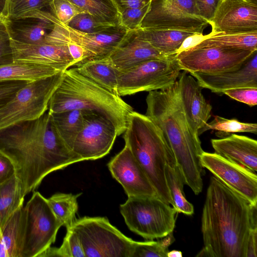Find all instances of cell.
Listing matches in <instances>:
<instances>
[{"instance_id": "1", "label": "cell", "mask_w": 257, "mask_h": 257, "mask_svg": "<svg viewBox=\"0 0 257 257\" xmlns=\"http://www.w3.org/2000/svg\"><path fill=\"white\" fill-rule=\"evenodd\" d=\"M0 153L13 163L25 196L50 173L83 161L66 146L48 110L37 119L0 130Z\"/></svg>"}, {"instance_id": "2", "label": "cell", "mask_w": 257, "mask_h": 257, "mask_svg": "<svg viewBox=\"0 0 257 257\" xmlns=\"http://www.w3.org/2000/svg\"><path fill=\"white\" fill-rule=\"evenodd\" d=\"M256 227V205L211 176L201 217L204 247L196 256L245 257L249 233Z\"/></svg>"}, {"instance_id": "3", "label": "cell", "mask_w": 257, "mask_h": 257, "mask_svg": "<svg viewBox=\"0 0 257 257\" xmlns=\"http://www.w3.org/2000/svg\"><path fill=\"white\" fill-rule=\"evenodd\" d=\"M147 115L161 130L171 147L185 183L195 195L203 189V153L199 136L191 127L181 100L178 80L170 86L149 92Z\"/></svg>"}, {"instance_id": "4", "label": "cell", "mask_w": 257, "mask_h": 257, "mask_svg": "<svg viewBox=\"0 0 257 257\" xmlns=\"http://www.w3.org/2000/svg\"><path fill=\"white\" fill-rule=\"evenodd\" d=\"M79 109L97 112L114 125L117 136L126 127L132 107L113 94L79 73L75 68L64 71L62 81L49 103L50 112Z\"/></svg>"}, {"instance_id": "5", "label": "cell", "mask_w": 257, "mask_h": 257, "mask_svg": "<svg viewBox=\"0 0 257 257\" xmlns=\"http://www.w3.org/2000/svg\"><path fill=\"white\" fill-rule=\"evenodd\" d=\"M127 147L141 166L157 196L173 205L165 175V166L176 164L174 153L160 128L146 115L133 111L123 133Z\"/></svg>"}, {"instance_id": "6", "label": "cell", "mask_w": 257, "mask_h": 257, "mask_svg": "<svg viewBox=\"0 0 257 257\" xmlns=\"http://www.w3.org/2000/svg\"><path fill=\"white\" fill-rule=\"evenodd\" d=\"M119 209L128 228L149 240L173 232L178 213L157 196L128 197Z\"/></svg>"}, {"instance_id": "7", "label": "cell", "mask_w": 257, "mask_h": 257, "mask_svg": "<svg viewBox=\"0 0 257 257\" xmlns=\"http://www.w3.org/2000/svg\"><path fill=\"white\" fill-rule=\"evenodd\" d=\"M64 71L28 82L0 107V130L18 123L37 119L47 110L49 101L61 83Z\"/></svg>"}, {"instance_id": "8", "label": "cell", "mask_w": 257, "mask_h": 257, "mask_svg": "<svg viewBox=\"0 0 257 257\" xmlns=\"http://www.w3.org/2000/svg\"><path fill=\"white\" fill-rule=\"evenodd\" d=\"M70 228L79 239L85 257H131L135 241L124 235L105 217L76 219Z\"/></svg>"}, {"instance_id": "9", "label": "cell", "mask_w": 257, "mask_h": 257, "mask_svg": "<svg viewBox=\"0 0 257 257\" xmlns=\"http://www.w3.org/2000/svg\"><path fill=\"white\" fill-rule=\"evenodd\" d=\"M36 18L48 19L54 24L45 38V42L60 45L71 43L83 49L84 59L82 64L108 56L119 45L128 31L120 25L103 32L89 34L61 23L49 12L40 11Z\"/></svg>"}, {"instance_id": "10", "label": "cell", "mask_w": 257, "mask_h": 257, "mask_svg": "<svg viewBox=\"0 0 257 257\" xmlns=\"http://www.w3.org/2000/svg\"><path fill=\"white\" fill-rule=\"evenodd\" d=\"M176 55L151 59L118 71V95L126 96L167 88L174 84L180 71Z\"/></svg>"}, {"instance_id": "11", "label": "cell", "mask_w": 257, "mask_h": 257, "mask_svg": "<svg viewBox=\"0 0 257 257\" xmlns=\"http://www.w3.org/2000/svg\"><path fill=\"white\" fill-rule=\"evenodd\" d=\"M208 25L199 15L194 0H151L140 28L175 30L203 35Z\"/></svg>"}, {"instance_id": "12", "label": "cell", "mask_w": 257, "mask_h": 257, "mask_svg": "<svg viewBox=\"0 0 257 257\" xmlns=\"http://www.w3.org/2000/svg\"><path fill=\"white\" fill-rule=\"evenodd\" d=\"M26 226L22 257H39L56 239L62 224L47 201L39 192H34L24 207Z\"/></svg>"}, {"instance_id": "13", "label": "cell", "mask_w": 257, "mask_h": 257, "mask_svg": "<svg viewBox=\"0 0 257 257\" xmlns=\"http://www.w3.org/2000/svg\"><path fill=\"white\" fill-rule=\"evenodd\" d=\"M255 51L221 47L187 48L179 52L176 58L181 70L188 73H215L239 67Z\"/></svg>"}, {"instance_id": "14", "label": "cell", "mask_w": 257, "mask_h": 257, "mask_svg": "<svg viewBox=\"0 0 257 257\" xmlns=\"http://www.w3.org/2000/svg\"><path fill=\"white\" fill-rule=\"evenodd\" d=\"M117 136L108 119L97 112L85 110L83 126L70 150L83 161L96 160L109 153Z\"/></svg>"}, {"instance_id": "15", "label": "cell", "mask_w": 257, "mask_h": 257, "mask_svg": "<svg viewBox=\"0 0 257 257\" xmlns=\"http://www.w3.org/2000/svg\"><path fill=\"white\" fill-rule=\"evenodd\" d=\"M203 168L229 188L257 205V176L256 173L223 157L216 153L203 152L200 157Z\"/></svg>"}, {"instance_id": "16", "label": "cell", "mask_w": 257, "mask_h": 257, "mask_svg": "<svg viewBox=\"0 0 257 257\" xmlns=\"http://www.w3.org/2000/svg\"><path fill=\"white\" fill-rule=\"evenodd\" d=\"M209 24L211 34L257 32V4L244 0H220Z\"/></svg>"}, {"instance_id": "17", "label": "cell", "mask_w": 257, "mask_h": 257, "mask_svg": "<svg viewBox=\"0 0 257 257\" xmlns=\"http://www.w3.org/2000/svg\"><path fill=\"white\" fill-rule=\"evenodd\" d=\"M108 167L128 197L157 196L144 171L127 147L109 161Z\"/></svg>"}, {"instance_id": "18", "label": "cell", "mask_w": 257, "mask_h": 257, "mask_svg": "<svg viewBox=\"0 0 257 257\" xmlns=\"http://www.w3.org/2000/svg\"><path fill=\"white\" fill-rule=\"evenodd\" d=\"M256 52L237 68L215 73L192 72L190 74L202 88L217 94L237 88H257Z\"/></svg>"}, {"instance_id": "19", "label": "cell", "mask_w": 257, "mask_h": 257, "mask_svg": "<svg viewBox=\"0 0 257 257\" xmlns=\"http://www.w3.org/2000/svg\"><path fill=\"white\" fill-rule=\"evenodd\" d=\"M11 44L14 61L45 65L60 71H65L75 65L67 45L47 42L40 44H28L11 38Z\"/></svg>"}, {"instance_id": "20", "label": "cell", "mask_w": 257, "mask_h": 257, "mask_svg": "<svg viewBox=\"0 0 257 257\" xmlns=\"http://www.w3.org/2000/svg\"><path fill=\"white\" fill-rule=\"evenodd\" d=\"M187 73L184 71L178 77L179 93L189 122L199 136L211 117L212 107L205 99L197 80Z\"/></svg>"}, {"instance_id": "21", "label": "cell", "mask_w": 257, "mask_h": 257, "mask_svg": "<svg viewBox=\"0 0 257 257\" xmlns=\"http://www.w3.org/2000/svg\"><path fill=\"white\" fill-rule=\"evenodd\" d=\"M109 57L115 68L121 71L148 60L169 56L163 55L152 46L138 29L128 30Z\"/></svg>"}, {"instance_id": "22", "label": "cell", "mask_w": 257, "mask_h": 257, "mask_svg": "<svg viewBox=\"0 0 257 257\" xmlns=\"http://www.w3.org/2000/svg\"><path fill=\"white\" fill-rule=\"evenodd\" d=\"M211 143L215 153L256 172L255 140L233 134L221 139H211Z\"/></svg>"}, {"instance_id": "23", "label": "cell", "mask_w": 257, "mask_h": 257, "mask_svg": "<svg viewBox=\"0 0 257 257\" xmlns=\"http://www.w3.org/2000/svg\"><path fill=\"white\" fill-rule=\"evenodd\" d=\"M75 68L81 74L94 81L110 92L118 95V70L112 64L109 56L84 62Z\"/></svg>"}, {"instance_id": "24", "label": "cell", "mask_w": 257, "mask_h": 257, "mask_svg": "<svg viewBox=\"0 0 257 257\" xmlns=\"http://www.w3.org/2000/svg\"><path fill=\"white\" fill-rule=\"evenodd\" d=\"M32 21L24 20L10 21L6 19L10 37L18 42L28 44L45 43V38L52 29L54 24L46 19H32Z\"/></svg>"}, {"instance_id": "25", "label": "cell", "mask_w": 257, "mask_h": 257, "mask_svg": "<svg viewBox=\"0 0 257 257\" xmlns=\"http://www.w3.org/2000/svg\"><path fill=\"white\" fill-rule=\"evenodd\" d=\"M140 31L145 40L167 56L176 55L188 38L198 35L191 32L170 29L140 28Z\"/></svg>"}, {"instance_id": "26", "label": "cell", "mask_w": 257, "mask_h": 257, "mask_svg": "<svg viewBox=\"0 0 257 257\" xmlns=\"http://www.w3.org/2000/svg\"><path fill=\"white\" fill-rule=\"evenodd\" d=\"M58 70L43 64L14 61L0 65V82L10 81H33L53 75Z\"/></svg>"}, {"instance_id": "27", "label": "cell", "mask_w": 257, "mask_h": 257, "mask_svg": "<svg viewBox=\"0 0 257 257\" xmlns=\"http://www.w3.org/2000/svg\"><path fill=\"white\" fill-rule=\"evenodd\" d=\"M202 38L187 48L221 47L257 51V32L241 34H210Z\"/></svg>"}, {"instance_id": "28", "label": "cell", "mask_w": 257, "mask_h": 257, "mask_svg": "<svg viewBox=\"0 0 257 257\" xmlns=\"http://www.w3.org/2000/svg\"><path fill=\"white\" fill-rule=\"evenodd\" d=\"M26 217L23 206L10 216L1 229L8 257H22Z\"/></svg>"}, {"instance_id": "29", "label": "cell", "mask_w": 257, "mask_h": 257, "mask_svg": "<svg viewBox=\"0 0 257 257\" xmlns=\"http://www.w3.org/2000/svg\"><path fill=\"white\" fill-rule=\"evenodd\" d=\"M85 111L73 109L58 112H49L57 132L70 150L83 126Z\"/></svg>"}, {"instance_id": "30", "label": "cell", "mask_w": 257, "mask_h": 257, "mask_svg": "<svg viewBox=\"0 0 257 257\" xmlns=\"http://www.w3.org/2000/svg\"><path fill=\"white\" fill-rule=\"evenodd\" d=\"M24 197L21 184L15 174L0 184V229L10 216L23 206Z\"/></svg>"}, {"instance_id": "31", "label": "cell", "mask_w": 257, "mask_h": 257, "mask_svg": "<svg viewBox=\"0 0 257 257\" xmlns=\"http://www.w3.org/2000/svg\"><path fill=\"white\" fill-rule=\"evenodd\" d=\"M165 175L167 185L173 202V207L178 213L187 215L194 213L193 205L186 199L183 191L185 181L181 172L177 166L167 164Z\"/></svg>"}, {"instance_id": "32", "label": "cell", "mask_w": 257, "mask_h": 257, "mask_svg": "<svg viewBox=\"0 0 257 257\" xmlns=\"http://www.w3.org/2000/svg\"><path fill=\"white\" fill-rule=\"evenodd\" d=\"M67 1L77 6L100 22L115 26L121 25L120 14L111 0Z\"/></svg>"}, {"instance_id": "33", "label": "cell", "mask_w": 257, "mask_h": 257, "mask_svg": "<svg viewBox=\"0 0 257 257\" xmlns=\"http://www.w3.org/2000/svg\"><path fill=\"white\" fill-rule=\"evenodd\" d=\"M81 194L57 193L47 199L57 219L66 229L71 227L76 219L75 215L78 210L77 199Z\"/></svg>"}, {"instance_id": "34", "label": "cell", "mask_w": 257, "mask_h": 257, "mask_svg": "<svg viewBox=\"0 0 257 257\" xmlns=\"http://www.w3.org/2000/svg\"><path fill=\"white\" fill-rule=\"evenodd\" d=\"M53 0H6L3 13L10 21L33 19L38 11L49 7Z\"/></svg>"}, {"instance_id": "35", "label": "cell", "mask_w": 257, "mask_h": 257, "mask_svg": "<svg viewBox=\"0 0 257 257\" xmlns=\"http://www.w3.org/2000/svg\"><path fill=\"white\" fill-rule=\"evenodd\" d=\"M209 130L217 131L215 133L216 136L221 138L233 133H250L256 135L257 124L243 122L236 119H227L216 115L212 121L206 123L202 131V134Z\"/></svg>"}, {"instance_id": "36", "label": "cell", "mask_w": 257, "mask_h": 257, "mask_svg": "<svg viewBox=\"0 0 257 257\" xmlns=\"http://www.w3.org/2000/svg\"><path fill=\"white\" fill-rule=\"evenodd\" d=\"M174 240L172 232L157 241L153 240L144 242L135 241L131 257H167L168 247Z\"/></svg>"}, {"instance_id": "37", "label": "cell", "mask_w": 257, "mask_h": 257, "mask_svg": "<svg viewBox=\"0 0 257 257\" xmlns=\"http://www.w3.org/2000/svg\"><path fill=\"white\" fill-rule=\"evenodd\" d=\"M45 256L85 257V255L77 234L69 228L67 229L62 244L59 247L50 246L39 256Z\"/></svg>"}, {"instance_id": "38", "label": "cell", "mask_w": 257, "mask_h": 257, "mask_svg": "<svg viewBox=\"0 0 257 257\" xmlns=\"http://www.w3.org/2000/svg\"><path fill=\"white\" fill-rule=\"evenodd\" d=\"M68 26L76 30L89 34L103 32L118 26L100 22L87 13H80L75 16Z\"/></svg>"}, {"instance_id": "39", "label": "cell", "mask_w": 257, "mask_h": 257, "mask_svg": "<svg viewBox=\"0 0 257 257\" xmlns=\"http://www.w3.org/2000/svg\"><path fill=\"white\" fill-rule=\"evenodd\" d=\"M51 13L61 23L68 25L77 15L86 13L67 0H53L49 6Z\"/></svg>"}, {"instance_id": "40", "label": "cell", "mask_w": 257, "mask_h": 257, "mask_svg": "<svg viewBox=\"0 0 257 257\" xmlns=\"http://www.w3.org/2000/svg\"><path fill=\"white\" fill-rule=\"evenodd\" d=\"M149 5L142 8L127 9L123 11L120 14L121 25L129 31L140 29Z\"/></svg>"}, {"instance_id": "41", "label": "cell", "mask_w": 257, "mask_h": 257, "mask_svg": "<svg viewBox=\"0 0 257 257\" xmlns=\"http://www.w3.org/2000/svg\"><path fill=\"white\" fill-rule=\"evenodd\" d=\"M11 37L6 19L0 20V65L13 62Z\"/></svg>"}, {"instance_id": "42", "label": "cell", "mask_w": 257, "mask_h": 257, "mask_svg": "<svg viewBox=\"0 0 257 257\" xmlns=\"http://www.w3.org/2000/svg\"><path fill=\"white\" fill-rule=\"evenodd\" d=\"M230 98L250 106L257 104V88L241 87L226 90L223 92Z\"/></svg>"}, {"instance_id": "43", "label": "cell", "mask_w": 257, "mask_h": 257, "mask_svg": "<svg viewBox=\"0 0 257 257\" xmlns=\"http://www.w3.org/2000/svg\"><path fill=\"white\" fill-rule=\"evenodd\" d=\"M25 81H10L0 82V107L9 101L22 87Z\"/></svg>"}, {"instance_id": "44", "label": "cell", "mask_w": 257, "mask_h": 257, "mask_svg": "<svg viewBox=\"0 0 257 257\" xmlns=\"http://www.w3.org/2000/svg\"><path fill=\"white\" fill-rule=\"evenodd\" d=\"M220 0H194L199 15L209 23L214 16Z\"/></svg>"}, {"instance_id": "45", "label": "cell", "mask_w": 257, "mask_h": 257, "mask_svg": "<svg viewBox=\"0 0 257 257\" xmlns=\"http://www.w3.org/2000/svg\"><path fill=\"white\" fill-rule=\"evenodd\" d=\"M15 174L13 163L0 153V184L11 178Z\"/></svg>"}, {"instance_id": "46", "label": "cell", "mask_w": 257, "mask_h": 257, "mask_svg": "<svg viewBox=\"0 0 257 257\" xmlns=\"http://www.w3.org/2000/svg\"><path fill=\"white\" fill-rule=\"evenodd\" d=\"M119 14L127 9L138 8L149 5L151 0H111Z\"/></svg>"}, {"instance_id": "47", "label": "cell", "mask_w": 257, "mask_h": 257, "mask_svg": "<svg viewBox=\"0 0 257 257\" xmlns=\"http://www.w3.org/2000/svg\"><path fill=\"white\" fill-rule=\"evenodd\" d=\"M245 257H257V227L252 229L249 233Z\"/></svg>"}, {"instance_id": "48", "label": "cell", "mask_w": 257, "mask_h": 257, "mask_svg": "<svg viewBox=\"0 0 257 257\" xmlns=\"http://www.w3.org/2000/svg\"><path fill=\"white\" fill-rule=\"evenodd\" d=\"M0 257H8V254L0 229Z\"/></svg>"}, {"instance_id": "49", "label": "cell", "mask_w": 257, "mask_h": 257, "mask_svg": "<svg viewBox=\"0 0 257 257\" xmlns=\"http://www.w3.org/2000/svg\"><path fill=\"white\" fill-rule=\"evenodd\" d=\"M167 257H182V253L181 251L176 250L168 251L167 254Z\"/></svg>"}, {"instance_id": "50", "label": "cell", "mask_w": 257, "mask_h": 257, "mask_svg": "<svg viewBox=\"0 0 257 257\" xmlns=\"http://www.w3.org/2000/svg\"><path fill=\"white\" fill-rule=\"evenodd\" d=\"M6 0H0V15L3 16L6 6Z\"/></svg>"}, {"instance_id": "51", "label": "cell", "mask_w": 257, "mask_h": 257, "mask_svg": "<svg viewBox=\"0 0 257 257\" xmlns=\"http://www.w3.org/2000/svg\"><path fill=\"white\" fill-rule=\"evenodd\" d=\"M257 4V0H244Z\"/></svg>"}, {"instance_id": "52", "label": "cell", "mask_w": 257, "mask_h": 257, "mask_svg": "<svg viewBox=\"0 0 257 257\" xmlns=\"http://www.w3.org/2000/svg\"><path fill=\"white\" fill-rule=\"evenodd\" d=\"M4 19H5V17L3 15H0V20H2Z\"/></svg>"}]
</instances>
